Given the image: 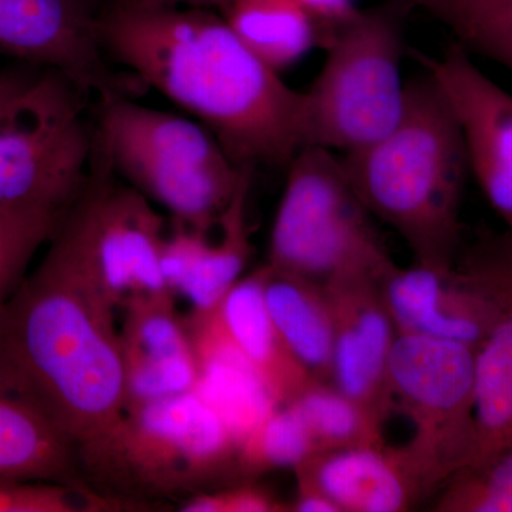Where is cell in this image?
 I'll use <instances>...</instances> for the list:
<instances>
[{"label": "cell", "mask_w": 512, "mask_h": 512, "mask_svg": "<svg viewBox=\"0 0 512 512\" xmlns=\"http://www.w3.org/2000/svg\"><path fill=\"white\" fill-rule=\"evenodd\" d=\"M99 35L109 59L194 116L238 167L286 168L311 146L306 93L210 10L113 0Z\"/></svg>", "instance_id": "obj_1"}, {"label": "cell", "mask_w": 512, "mask_h": 512, "mask_svg": "<svg viewBox=\"0 0 512 512\" xmlns=\"http://www.w3.org/2000/svg\"><path fill=\"white\" fill-rule=\"evenodd\" d=\"M117 312L49 248L0 308V387L76 451L126 410Z\"/></svg>", "instance_id": "obj_2"}, {"label": "cell", "mask_w": 512, "mask_h": 512, "mask_svg": "<svg viewBox=\"0 0 512 512\" xmlns=\"http://www.w3.org/2000/svg\"><path fill=\"white\" fill-rule=\"evenodd\" d=\"M339 158L356 197L402 237L413 264L456 265L470 171L456 117L429 74L406 82L402 117L386 136Z\"/></svg>", "instance_id": "obj_3"}, {"label": "cell", "mask_w": 512, "mask_h": 512, "mask_svg": "<svg viewBox=\"0 0 512 512\" xmlns=\"http://www.w3.org/2000/svg\"><path fill=\"white\" fill-rule=\"evenodd\" d=\"M76 457L84 483L131 511L241 483L237 441L195 392L127 406Z\"/></svg>", "instance_id": "obj_4"}, {"label": "cell", "mask_w": 512, "mask_h": 512, "mask_svg": "<svg viewBox=\"0 0 512 512\" xmlns=\"http://www.w3.org/2000/svg\"><path fill=\"white\" fill-rule=\"evenodd\" d=\"M94 138L120 178L200 231L218 224L249 168L238 167L198 121L133 97L100 99Z\"/></svg>", "instance_id": "obj_5"}, {"label": "cell", "mask_w": 512, "mask_h": 512, "mask_svg": "<svg viewBox=\"0 0 512 512\" xmlns=\"http://www.w3.org/2000/svg\"><path fill=\"white\" fill-rule=\"evenodd\" d=\"M392 3L357 9L320 40L325 63L305 92L311 146L350 153L376 143L402 117L404 39L400 5Z\"/></svg>", "instance_id": "obj_6"}, {"label": "cell", "mask_w": 512, "mask_h": 512, "mask_svg": "<svg viewBox=\"0 0 512 512\" xmlns=\"http://www.w3.org/2000/svg\"><path fill=\"white\" fill-rule=\"evenodd\" d=\"M164 218L113 170L94 138L89 178L47 248L120 311L127 299L171 292L161 271Z\"/></svg>", "instance_id": "obj_7"}, {"label": "cell", "mask_w": 512, "mask_h": 512, "mask_svg": "<svg viewBox=\"0 0 512 512\" xmlns=\"http://www.w3.org/2000/svg\"><path fill=\"white\" fill-rule=\"evenodd\" d=\"M286 170L266 265L325 284L349 271L382 275L393 264L336 153L303 148Z\"/></svg>", "instance_id": "obj_8"}, {"label": "cell", "mask_w": 512, "mask_h": 512, "mask_svg": "<svg viewBox=\"0 0 512 512\" xmlns=\"http://www.w3.org/2000/svg\"><path fill=\"white\" fill-rule=\"evenodd\" d=\"M393 410L413 427L400 447L424 495L437 494L477 450L474 350L461 343L397 333L389 359Z\"/></svg>", "instance_id": "obj_9"}, {"label": "cell", "mask_w": 512, "mask_h": 512, "mask_svg": "<svg viewBox=\"0 0 512 512\" xmlns=\"http://www.w3.org/2000/svg\"><path fill=\"white\" fill-rule=\"evenodd\" d=\"M86 94L42 69L0 116V207L67 211L82 192L94 150Z\"/></svg>", "instance_id": "obj_10"}, {"label": "cell", "mask_w": 512, "mask_h": 512, "mask_svg": "<svg viewBox=\"0 0 512 512\" xmlns=\"http://www.w3.org/2000/svg\"><path fill=\"white\" fill-rule=\"evenodd\" d=\"M97 0H0V55L63 74L84 94L136 96L144 84L120 73L101 46Z\"/></svg>", "instance_id": "obj_11"}, {"label": "cell", "mask_w": 512, "mask_h": 512, "mask_svg": "<svg viewBox=\"0 0 512 512\" xmlns=\"http://www.w3.org/2000/svg\"><path fill=\"white\" fill-rule=\"evenodd\" d=\"M414 57L456 117L468 171L512 234V94L454 42L440 55Z\"/></svg>", "instance_id": "obj_12"}, {"label": "cell", "mask_w": 512, "mask_h": 512, "mask_svg": "<svg viewBox=\"0 0 512 512\" xmlns=\"http://www.w3.org/2000/svg\"><path fill=\"white\" fill-rule=\"evenodd\" d=\"M491 303L487 335L474 350L478 466L512 443V234L487 232L458 255ZM467 467V468H468Z\"/></svg>", "instance_id": "obj_13"}, {"label": "cell", "mask_w": 512, "mask_h": 512, "mask_svg": "<svg viewBox=\"0 0 512 512\" xmlns=\"http://www.w3.org/2000/svg\"><path fill=\"white\" fill-rule=\"evenodd\" d=\"M379 278L375 272L349 271L323 285L335 318L332 384L386 426L393 412L389 359L399 332Z\"/></svg>", "instance_id": "obj_14"}, {"label": "cell", "mask_w": 512, "mask_h": 512, "mask_svg": "<svg viewBox=\"0 0 512 512\" xmlns=\"http://www.w3.org/2000/svg\"><path fill=\"white\" fill-rule=\"evenodd\" d=\"M397 332L461 343L476 350L490 328L493 309L480 284L460 261L439 268L389 266L379 278Z\"/></svg>", "instance_id": "obj_15"}, {"label": "cell", "mask_w": 512, "mask_h": 512, "mask_svg": "<svg viewBox=\"0 0 512 512\" xmlns=\"http://www.w3.org/2000/svg\"><path fill=\"white\" fill-rule=\"evenodd\" d=\"M120 312L126 407L194 392L197 363L174 293L133 296Z\"/></svg>", "instance_id": "obj_16"}, {"label": "cell", "mask_w": 512, "mask_h": 512, "mask_svg": "<svg viewBox=\"0 0 512 512\" xmlns=\"http://www.w3.org/2000/svg\"><path fill=\"white\" fill-rule=\"evenodd\" d=\"M252 173L248 168L234 198L222 212L220 238L211 242L208 231H200L174 221L161 249V271L168 289L181 293L192 311L218 308L222 299L237 284L252 255L247 217Z\"/></svg>", "instance_id": "obj_17"}, {"label": "cell", "mask_w": 512, "mask_h": 512, "mask_svg": "<svg viewBox=\"0 0 512 512\" xmlns=\"http://www.w3.org/2000/svg\"><path fill=\"white\" fill-rule=\"evenodd\" d=\"M184 320L197 363L194 392L220 416L239 448L248 434L279 406L232 338L220 309L191 311Z\"/></svg>", "instance_id": "obj_18"}, {"label": "cell", "mask_w": 512, "mask_h": 512, "mask_svg": "<svg viewBox=\"0 0 512 512\" xmlns=\"http://www.w3.org/2000/svg\"><path fill=\"white\" fill-rule=\"evenodd\" d=\"M340 512H403L426 498L400 447H357L316 453L293 468Z\"/></svg>", "instance_id": "obj_19"}, {"label": "cell", "mask_w": 512, "mask_h": 512, "mask_svg": "<svg viewBox=\"0 0 512 512\" xmlns=\"http://www.w3.org/2000/svg\"><path fill=\"white\" fill-rule=\"evenodd\" d=\"M265 274L264 265L251 275L242 276L218 309L232 338L254 365L276 404L285 406L313 379L293 356L269 315Z\"/></svg>", "instance_id": "obj_20"}, {"label": "cell", "mask_w": 512, "mask_h": 512, "mask_svg": "<svg viewBox=\"0 0 512 512\" xmlns=\"http://www.w3.org/2000/svg\"><path fill=\"white\" fill-rule=\"evenodd\" d=\"M265 302L293 356L313 380L332 383L335 318L325 285L265 264Z\"/></svg>", "instance_id": "obj_21"}, {"label": "cell", "mask_w": 512, "mask_h": 512, "mask_svg": "<svg viewBox=\"0 0 512 512\" xmlns=\"http://www.w3.org/2000/svg\"><path fill=\"white\" fill-rule=\"evenodd\" d=\"M47 481L90 488L76 450L36 410L0 387V481Z\"/></svg>", "instance_id": "obj_22"}, {"label": "cell", "mask_w": 512, "mask_h": 512, "mask_svg": "<svg viewBox=\"0 0 512 512\" xmlns=\"http://www.w3.org/2000/svg\"><path fill=\"white\" fill-rule=\"evenodd\" d=\"M222 18L252 53L281 73L319 45V26L296 0H235Z\"/></svg>", "instance_id": "obj_23"}, {"label": "cell", "mask_w": 512, "mask_h": 512, "mask_svg": "<svg viewBox=\"0 0 512 512\" xmlns=\"http://www.w3.org/2000/svg\"><path fill=\"white\" fill-rule=\"evenodd\" d=\"M437 20L470 56L512 73V0H393Z\"/></svg>", "instance_id": "obj_24"}, {"label": "cell", "mask_w": 512, "mask_h": 512, "mask_svg": "<svg viewBox=\"0 0 512 512\" xmlns=\"http://www.w3.org/2000/svg\"><path fill=\"white\" fill-rule=\"evenodd\" d=\"M288 404L308 427L316 453L386 446L383 424L332 383L312 380Z\"/></svg>", "instance_id": "obj_25"}, {"label": "cell", "mask_w": 512, "mask_h": 512, "mask_svg": "<svg viewBox=\"0 0 512 512\" xmlns=\"http://www.w3.org/2000/svg\"><path fill=\"white\" fill-rule=\"evenodd\" d=\"M316 453L302 417L291 406L276 407L239 444L238 473L252 481L279 468H295Z\"/></svg>", "instance_id": "obj_26"}, {"label": "cell", "mask_w": 512, "mask_h": 512, "mask_svg": "<svg viewBox=\"0 0 512 512\" xmlns=\"http://www.w3.org/2000/svg\"><path fill=\"white\" fill-rule=\"evenodd\" d=\"M64 212L0 207V308L22 284L37 252L52 238Z\"/></svg>", "instance_id": "obj_27"}, {"label": "cell", "mask_w": 512, "mask_h": 512, "mask_svg": "<svg viewBox=\"0 0 512 512\" xmlns=\"http://www.w3.org/2000/svg\"><path fill=\"white\" fill-rule=\"evenodd\" d=\"M437 512H512V443L454 474L437 493Z\"/></svg>", "instance_id": "obj_28"}, {"label": "cell", "mask_w": 512, "mask_h": 512, "mask_svg": "<svg viewBox=\"0 0 512 512\" xmlns=\"http://www.w3.org/2000/svg\"><path fill=\"white\" fill-rule=\"evenodd\" d=\"M104 511H130V508L92 488L47 481H0V512Z\"/></svg>", "instance_id": "obj_29"}, {"label": "cell", "mask_w": 512, "mask_h": 512, "mask_svg": "<svg viewBox=\"0 0 512 512\" xmlns=\"http://www.w3.org/2000/svg\"><path fill=\"white\" fill-rule=\"evenodd\" d=\"M215 495L218 512H289L288 503H282L254 480L218 488Z\"/></svg>", "instance_id": "obj_30"}, {"label": "cell", "mask_w": 512, "mask_h": 512, "mask_svg": "<svg viewBox=\"0 0 512 512\" xmlns=\"http://www.w3.org/2000/svg\"><path fill=\"white\" fill-rule=\"evenodd\" d=\"M308 10L319 26V45L322 37L349 19L357 8L355 0H296Z\"/></svg>", "instance_id": "obj_31"}, {"label": "cell", "mask_w": 512, "mask_h": 512, "mask_svg": "<svg viewBox=\"0 0 512 512\" xmlns=\"http://www.w3.org/2000/svg\"><path fill=\"white\" fill-rule=\"evenodd\" d=\"M43 67L33 66L30 70H2L0 72V116Z\"/></svg>", "instance_id": "obj_32"}, {"label": "cell", "mask_w": 512, "mask_h": 512, "mask_svg": "<svg viewBox=\"0 0 512 512\" xmlns=\"http://www.w3.org/2000/svg\"><path fill=\"white\" fill-rule=\"evenodd\" d=\"M288 504L289 512H340L325 494L303 483H296L295 500Z\"/></svg>", "instance_id": "obj_33"}, {"label": "cell", "mask_w": 512, "mask_h": 512, "mask_svg": "<svg viewBox=\"0 0 512 512\" xmlns=\"http://www.w3.org/2000/svg\"><path fill=\"white\" fill-rule=\"evenodd\" d=\"M141 2L150 3V5L173 6V8L207 9L211 6H218V8L225 9L235 0H141Z\"/></svg>", "instance_id": "obj_34"}]
</instances>
